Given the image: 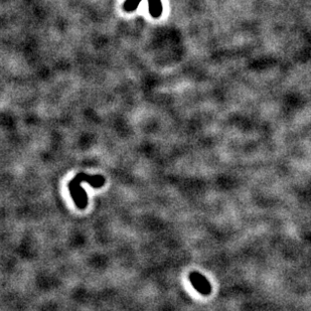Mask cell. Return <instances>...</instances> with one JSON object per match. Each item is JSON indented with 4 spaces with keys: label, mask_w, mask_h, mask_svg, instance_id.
<instances>
[{
    "label": "cell",
    "mask_w": 311,
    "mask_h": 311,
    "mask_svg": "<svg viewBox=\"0 0 311 311\" xmlns=\"http://www.w3.org/2000/svg\"><path fill=\"white\" fill-rule=\"evenodd\" d=\"M83 181H87L95 189L101 188L105 185V178L102 175H88L83 172L79 173L73 180H71L69 184L71 196L79 209H85L88 204L87 194L81 188V183H83Z\"/></svg>",
    "instance_id": "cell-1"
},
{
    "label": "cell",
    "mask_w": 311,
    "mask_h": 311,
    "mask_svg": "<svg viewBox=\"0 0 311 311\" xmlns=\"http://www.w3.org/2000/svg\"><path fill=\"white\" fill-rule=\"evenodd\" d=\"M190 280H191V283L193 284V286L197 292H199L202 295L211 294L212 285L209 281L206 280V278L203 275L197 272H192L190 275Z\"/></svg>",
    "instance_id": "cell-2"
}]
</instances>
